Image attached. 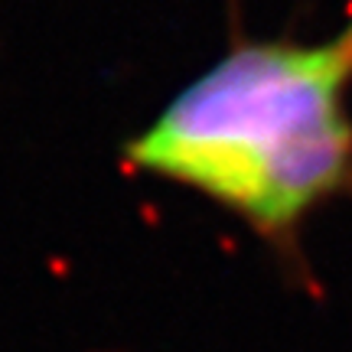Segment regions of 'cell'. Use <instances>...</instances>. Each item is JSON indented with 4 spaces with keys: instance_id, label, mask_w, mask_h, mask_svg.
<instances>
[{
    "instance_id": "6da1fadb",
    "label": "cell",
    "mask_w": 352,
    "mask_h": 352,
    "mask_svg": "<svg viewBox=\"0 0 352 352\" xmlns=\"http://www.w3.org/2000/svg\"><path fill=\"white\" fill-rule=\"evenodd\" d=\"M352 20L323 39L232 33L124 144V164L235 215L290 271L303 228L352 199Z\"/></svg>"
}]
</instances>
